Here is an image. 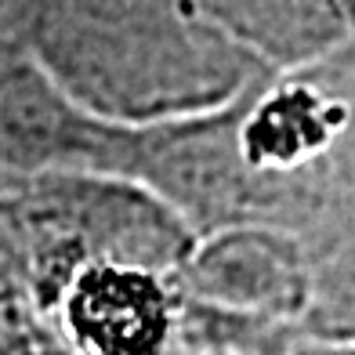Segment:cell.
Wrapping results in <instances>:
<instances>
[{
  "mask_svg": "<svg viewBox=\"0 0 355 355\" xmlns=\"http://www.w3.org/2000/svg\"><path fill=\"white\" fill-rule=\"evenodd\" d=\"M196 276L207 297L229 301L239 315H283L304 301V279L290 250L254 236L214 247L196 261Z\"/></svg>",
  "mask_w": 355,
  "mask_h": 355,
  "instance_id": "1",
  "label": "cell"
},
{
  "mask_svg": "<svg viewBox=\"0 0 355 355\" xmlns=\"http://www.w3.org/2000/svg\"><path fill=\"white\" fill-rule=\"evenodd\" d=\"M312 355H355V345H348V348H322V352H312Z\"/></svg>",
  "mask_w": 355,
  "mask_h": 355,
  "instance_id": "2",
  "label": "cell"
},
{
  "mask_svg": "<svg viewBox=\"0 0 355 355\" xmlns=\"http://www.w3.org/2000/svg\"><path fill=\"white\" fill-rule=\"evenodd\" d=\"M304 355H312V352H304Z\"/></svg>",
  "mask_w": 355,
  "mask_h": 355,
  "instance_id": "3",
  "label": "cell"
}]
</instances>
